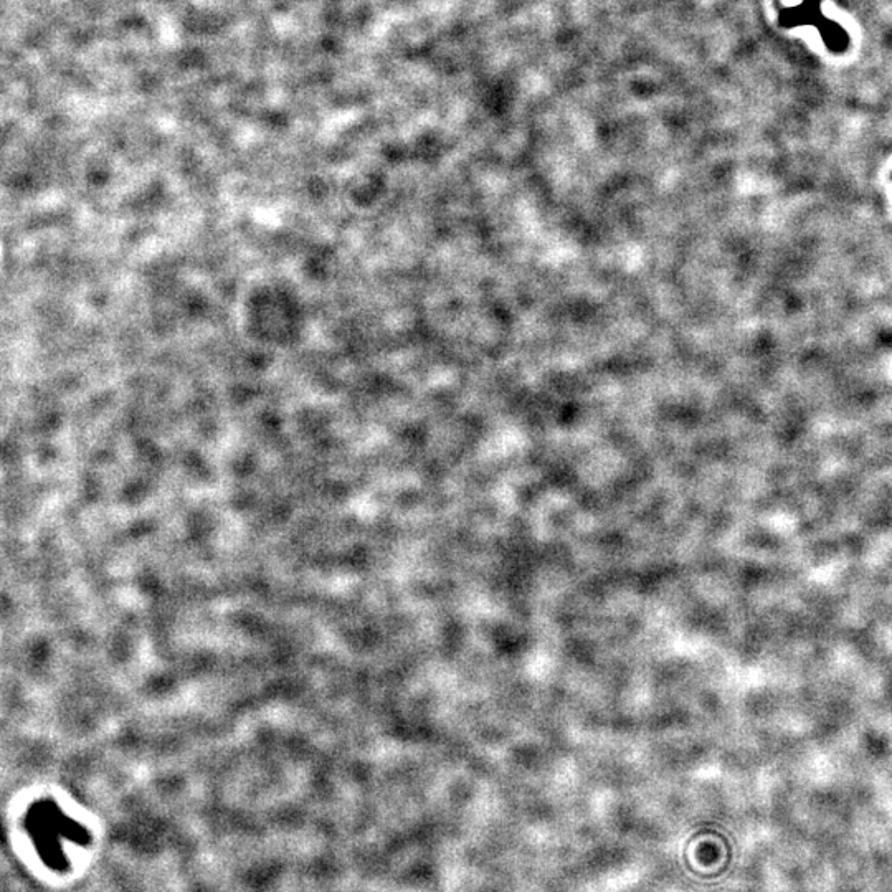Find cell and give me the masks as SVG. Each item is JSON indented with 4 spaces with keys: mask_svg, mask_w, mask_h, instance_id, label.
I'll return each mask as SVG.
<instances>
[]
</instances>
